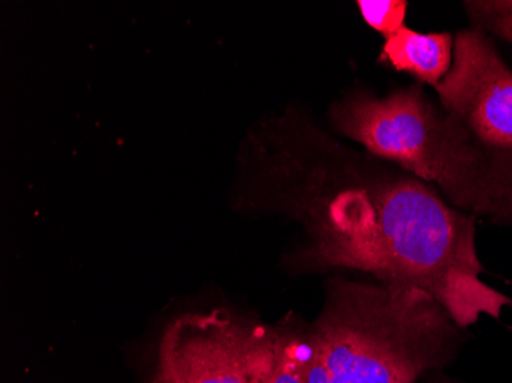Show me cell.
Returning <instances> with one entry per match:
<instances>
[{
    "label": "cell",
    "instance_id": "1",
    "mask_svg": "<svg viewBox=\"0 0 512 383\" xmlns=\"http://www.w3.org/2000/svg\"><path fill=\"white\" fill-rule=\"evenodd\" d=\"M256 197L289 215L304 270H353L430 293L462 330L502 318L511 296L482 279L477 220L436 187L371 152L350 149L287 112L252 135Z\"/></svg>",
    "mask_w": 512,
    "mask_h": 383
},
{
    "label": "cell",
    "instance_id": "2",
    "mask_svg": "<svg viewBox=\"0 0 512 383\" xmlns=\"http://www.w3.org/2000/svg\"><path fill=\"white\" fill-rule=\"evenodd\" d=\"M310 327L330 383H417L447 370L465 341L430 293L376 279L327 282Z\"/></svg>",
    "mask_w": 512,
    "mask_h": 383
},
{
    "label": "cell",
    "instance_id": "3",
    "mask_svg": "<svg viewBox=\"0 0 512 383\" xmlns=\"http://www.w3.org/2000/svg\"><path fill=\"white\" fill-rule=\"evenodd\" d=\"M342 137L431 184L457 210L496 224L493 189L467 129L421 83L376 95L353 91L333 103Z\"/></svg>",
    "mask_w": 512,
    "mask_h": 383
},
{
    "label": "cell",
    "instance_id": "4",
    "mask_svg": "<svg viewBox=\"0 0 512 383\" xmlns=\"http://www.w3.org/2000/svg\"><path fill=\"white\" fill-rule=\"evenodd\" d=\"M445 111L467 129L485 163L496 226L512 227V68L480 31L454 36L450 73L433 88Z\"/></svg>",
    "mask_w": 512,
    "mask_h": 383
},
{
    "label": "cell",
    "instance_id": "5",
    "mask_svg": "<svg viewBox=\"0 0 512 383\" xmlns=\"http://www.w3.org/2000/svg\"><path fill=\"white\" fill-rule=\"evenodd\" d=\"M273 351V325L223 310L180 316L163 333L152 383H269Z\"/></svg>",
    "mask_w": 512,
    "mask_h": 383
},
{
    "label": "cell",
    "instance_id": "6",
    "mask_svg": "<svg viewBox=\"0 0 512 383\" xmlns=\"http://www.w3.org/2000/svg\"><path fill=\"white\" fill-rule=\"evenodd\" d=\"M453 59V34L448 31L424 34L402 27L385 37L379 63L414 77L421 85L436 88L450 73Z\"/></svg>",
    "mask_w": 512,
    "mask_h": 383
},
{
    "label": "cell",
    "instance_id": "7",
    "mask_svg": "<svg viewBox=\"0 0 512 383\" xmlns=\"http://www.w3.org/2000/svg\"><path fill=\"white\" fill-rule=\"evenodd\" d=\"M273 328L275 351L269 383H330L310 324H302L290 315Z\"/></svg>",
    "mask_w": 512,
    "mask_h": 383
},
{
    "label": "cell",
    "instance_id": "8",
    "mask_svg": "<svg viewBox=\"0 0 512 383\" xmlns=\"http://www.w3.org/2000/svg\"><path fill=\"white\" fill-rule=\"evenodd\" d=\"M462 5L471 30L512 45V0H467Z\"/></svg>",
    "mask_w": 512,
    "mask_h": 383
},
{
    "label": "cell",
    "instance_id": "9",
    "mask_svg": "<svg viewBox=\"0 0 512 383\" xmlns=\"http://www.w3.org/2000/svg\"><path fill=\"white\" fill-rule=\"evenodd\" d=\"M356 5L368 27L384 39L405 27L408 10L405 0H358Z\"/></svg>",
    "mask_w": 512,
    "mask_h": 383
},
{
    "label": "cell",
    "instance_id": "10",
    "mask_svg": "<svg viewBox=\"0 0 512 383\" xmlns=\"http://www.w3.org/2000/svg\"><path fill=\"white\" fill-rule=\"evenodd\" d=\"M417 383H463L460 382L456 377H451L450 374L445 373V371H436V373L427 374V376L422 377L421 380Z\"/></svg>",
    "mask_w": 512,
    "mask_h": 383
}]
</instances>
